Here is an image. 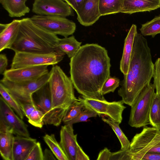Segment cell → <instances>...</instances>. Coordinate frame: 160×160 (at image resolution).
<instances>
[{
	"mask_svg": "<svg viewBox=\"0 0 160 160\" xmlns=\"http://www.w3.org/2000/svg\"><path fill=\"white\" fill-rule=\"evenodd\" d=\"M140 30L143 36H151L154 38L160 34V16H156L151 21L142 24Z\"/></svg>",
	"mask_w": 160,
	"mask_h": 160,
	"instance_id": "29",
	"label": "cell"
},
{
	"mask_svg": "<svg viewBox=\"0 0 160 160\" xmlns=\"http://www.w3.org/2000/svg\"><path fill=\"white\" fill-rule=\"evenodd\" d=\"M82 42L78 41L73 36L59 38L56 45L54 51L66 54L70 58L81 47Z\"/></svg>",
	"mask_w": 160,
	"mask_h": 160,
	"instance_id": "22",
	"label": "cell"
},
{
	"mask_svg": "<svg viewBox=\"0 0 160 160\" xmlns=\"http://www.w3.org/2000/svg\"><path fill=\"white\" fill-rule=\"evenodd\" d=\"M85 0H65L72 8L77 13L82 7Z\"/></svg>",
	"mask_w": 160,
	"mask_h": 160,
	"instance_id": "37",
	"label": "cell"
},
{
	"mask_svg": "<svg viewBox=\"0 0 160 160\" xmlns=\"http://www.w3.org/2000/svg\"><path fill=\"white\" fill-rule=\"evenodd\" d=\"M60 138L59 143L69 160H75L78 144L72 124H65L61 127Z\"/></svg>",
	"mask_w": 160,
	"mask_h": 160,
	"instance_id": "15",
	"label": "cell"
},
{
	"mask_svg": "<svg viewBox=\"0 0 160 160\" xmlns=\"http://www.w3.org/2000/svg\"><path fill=\"white\" fill-rule=\"evenodd\" d=\"M18 37L10 49L15 52H25L48 53L54 52L59 39L35 24L30 18L20 19Z\"/></svg>",
	"mask_w": 160,
	"mask_h": 160,
	"instance_id": "3",
	"label": "cell"
},
{
	"mask_svg": "<svg viewBox=\"0 0 160 160\" xmlns=\"http://www.w3.org/2000/svg\"><path fill=\"white\" fill-rule=\"evenodd\" d=\"M75 160H90L88 156L85 153L79 144Z\"/></svg>",
	"mask_w": 160,
	"mask_h": 160,
	"instance_id": "41",
	"label": "cell"
},
{
	"mask_svg": "<svg viewBox=\"0 0 160 160\" xmlns=\"http://www.w3.org/2000/svg\"><path fill=\"white\" fill-rule=\"evenodd\" d=\"M132 156L129 148L126 150L121 149L116 152H111L108 160H131Z\"/></svg>",
	"mask_w": 160,
	"mask_h": 160,
	"instance_id": "34",
	"label": "cell"
},
{
	"mask_svg": "<svg viewBox=\"0 0 160 160\" xmlns=\"http://www.w3.org/2000/svg\"><path fill=\"white\" fill-rule=\"evenodd\" d=\"M141 159L132 156V158L131 160H140Z\"/></svg>",
	"mask_w": 160,
	"mask_h": 160,
	"instance_id": "45",
	"label": "cell"
},
{
	"mask_svg": "<svg viewBox=\"0 0 160 160\" xmlns=\"http://www.w3.org/2000/svg\"><path fill=\"white\" fill-rule=\"evenodd\" d=\"M148 152H154L160 153V142L152 147L149 150Z\"/></svg>",
	"mask_w": 160,
	"mask_h": 160,
	"instance_id": "44",
	"label": "cell"
},
{
	"mask_svg": "<svg viewBox=\"0 0 160 160\" xmlns=\"http://www.w3.org/2000/svg\"><path fill=\"white\" fill-rule=\"evenodd\" d=\"M120 80L118 78L110 76L104 82L101 90L102 95L114 92L119 86Z\"/></svg>",
	"mask_w": 160,
	"mask_h": 160,
	"instance_id": "32",
	"label": "cell"
},
{
	"mask_svg": "<svg viewBox=\"0 0 160 160\" xmlns=\"http://www.w3.org/2000/svg\"><path fill=\"white\" fill-rule=\"evenodd\" d=\"M65 54L54 52L48 53L25 52H15L11 69L44 65H54L62 60Z\"/></svg>",
	"mask_w": 160,
	"mask_h": 160,
	"instance_id": "8",
	"label": "cell"
},
{
	"mask_svg": "<svg viewBox=\"0 0 160 160\" xmlns=\"http://www.w3.org/2000/svg\"><path fill=\"white\" fill-rule=\"evenodd\" d=\"M137 33L136 25L132 24L124 41L120 65V71L124 75L127 74L128 70L134 39Z\"/></svg>",
	"mask_w": 160,
	"mask_h": 160,
	"instance_id": "20",
	"label": "cell"
},
{
	"mask_svg": "<svg viewBox=\"0 0 160 160\" xmlns=\"http://www.w3.org/2000/svg\"><path fill=\"white\" fill-rule=\"evenodd\" d=\"M25 116L28 118L30 114L37 107L35 105L20 102Z\"/></svg>",
	"mask_w": 160,
	"mask_h": 160,
	"instance_id": "38",
	"label": "cell"
},
{
	"mask_svg": "<svg viewBox=\"0 0 160 160\" xmlns=\"http://www.w3.org/2000/svg\"><path fill=\"white\" fill-rule=\"evenodd\" d=\"M70 78L74 88L81 95L104 98L102 86L110 76V59L107 50L96 43L81 46L70 59Z\"/></svg>",
	"mask_w": 160,
	"mask_h": 160,
	"instance_id": "1",
	"label": "cell"
},
{
	"mask_svg": "<svg viewBox=\"0 0 160 160\" xmlns=\"http://www.w3.org/2000/svg\"><path fill=\"white\" fill-rule=\"evenodd\" d=\"M45 143L58 160H69L54 135L46 134L43 137Z\"/></svg>",
	"mask_w": 160,
	"mask_h": 160,
	"instance_id": "26",
	"label": "cell"
},
{
	"mask_svg": "<svg viewBox=\"0 0 160 160\" xmlns=\"http://www.w3.org/2000/svg\"><path fill=\"white\" fill-rule=\"evenodd\" d=\"M25 160H44V152L40 142H37Z\"/></svg>",
	"mask_w": 160,
	"mask_h": 160,
	"instance_id": "36",
	"label": "cell"
},
{
	"mask_svg": "<svg viewBox=\"0 0 160 160\" xmlns=\"http://www.w3.org/2000/svg\"><path fill=\"white\" fill-rule=\"evenodd\" d=\"M27 0H0V3L11 18L21 17L28 13L30 9L26 3Z\"/></svg>",
	"mask_w": 160,
	"mask_h": 160,
	"instance_id": "21",
	"label": "cell"
},
{
	"mask_svg": "<svg viewBox=\"0 0 160 160\" xmlns=\"http://www.w3.org/2000/svg\"><path fill=\"white\" fill-rule=\"evenodd\" d=\"M43 152L44 160H57L51 150L46 148Z\"/></svg>",
	"mask_w": 160,
	"mask_h": 160,
	"instance_id": "43",
	"label": "cell"
},
{
	"mask_svg": "<svg viewBox=\"0 0 160 160\" xmlns=\"http://www.w3.org/2000/svg\"><path fill=\"white\" fill-rule=\"evenodd\" d=\"M111 152L107 148H104L99 152L96 160H108Z\"/></svg>",
	"mask_w": 160,
	"mask_h": 160,
	"instance_id": "42",
	"label": "cell"
},
{
	"mask_svg": "<svg viewBox=\"0 0 160 160\" xmlns=\"http://www.w3.org/2000/svg\"><path fill=\"white\" fill-rule=\"evenodd\" d=\"M0 132H10L17 136L29 137L28 126L0 97Z\"/></svg>",
	"mask_w": 160,
	"mask_h": 160,
	"instance_id": "10",
	"label": "cell"
},
{
	"mask_svg": "<svg viewBox=\"0 0 160 160\" xmlns=\"http://www.w3.org/2000/svg\"><path fill=\"white\" fill-rule=\"evenodd\" d=\"M9 132H0V153L4 160H12L14 137Z\"/></svg>",
	"mask_w": 160,
	"mask_h": 160,
	"instance_id": "23",
	"label": "cell"
},
{
	"mask_svg": "<svg viewBox=\"0 0 160 160\" xmlns=\"http://www.w3.org/2000/svg\"><path fill=\"white\" fill-rule=\"evenodd\" d=\"M160 142V127H144L130 142L129 150L132 155L140 159L149 150Z\"/></svg>",
	"mask_w": 160,
	"mask_h": 160,
	"instance_id": "11",
	"label": "cell"
},
{
	"mask_svg": "<svg viewBox=\"0 0 160 160\" xmlns=\"http://www.w3.org/2000/svg\"><path fill=\"white\" fill-rule=\"evenodd\" d=\"M123 0H99V9L101 16L121 12Z\"/></svg>",
	"mask_w": 160,
	"mask_h": 160,
	"instance_id": "24",
	"label": "cell"
},
{
	"mask_svg": "<svg viewBox=\"0 0 160 160\" xmlns=\"http://www.w3.org/2000/svg\"><path fill=\"white\" fill-rule=\"evenodd\" d=\"M99 0H85L84 4L77 13V19L84 26H89L96 22L101 16L99 9Z\"/></svg>",
	"mask_w": 160,
	"mask_h": 160,
	"instance_id": "16",
	"label": "cell"
},
{
	"mask_svg": "<svg viewBox=\"0 0 160 160\" xmlns=\"http://www.w3.org/2000/svg\"><path fill=\"white\" fill-rule=\"evenodd\" d=\"M48 65H44L6 70L3 78L12 82H20L36 80L48 73Z\"/></svg>",
	"mask_w": 160,
	"mask_h": 160,
	"instance_id": "14",
	"label": "cell"
},
{
	"mask_svg": "<svg viewBox=\"0 0 160 160\" xmlns=\"http://www.w3.org/2000/svg\"><path fill=\"white\" fill-rule=\"evenodd\" d=\"M97 115V113L94 111L85 108L75 118L70 122L68 124L73 125V124L78 122H86L89 118L96 117Z\"/></svg>",
	"mask_w": 160,
	"mask_h": 160,
	"instance_id": "33",
	"label": "cell"
},
{
	"mask_svg": "<svg viewBox=\"0 0 160 160\" xmlns=\"http://www.w3.org/2000/svg\"><path fill=\"white\" fill-rule=\"evenodd\" d=\"M8 65V60L6 55L0 54V74H3L6 70Z\"/></svg>",
	"mask_w": 160,
	"mask_h": 160,
	"instance_id": "39",
	"label": "cell"
},
{
	"mask_svg": "<svg viewBox=\"0 0 160 160\" xmlns=\"http://www.w3.org/2000/svg\"><path fill=\"white\" fill-rule=\"evenodd\" d=\"M32 12L37 15L64 18L74 15L71 7L62 0H35Z\"/></svg>",
	"mask_w": 160,
	"mask_h": 160,
	"instance_id": "13",
	"label": "cell"
},
{
	"mask_svg": "<svg viewBox=\"0 0 160 160\" xmlns=\"http://www.w3.org/2000/svg\"><path fill=\"white\" fill-rule=\"evenodd\" d=\"M78 99L85 108L92 110L98 115L107 118L120 124L122 119V114L126 107L122 100L109 102L104 98H97L80 96Z\"/></svg>",
	"mask_w": 160,
	"mask_h": 160,
	"instance_id": "7",
	"label": "cell"
},
{
	"mask_svg": "<svg viewBox=\"0 0 160 160\" xmlns=\"http://www.w3.org/2000/svg\"><path fill=\"white\" fill-rule=\"evenodd\" d=\"M30 18L35 24L45 31L64 38L73 34L76 29L75 23L66 18L36 15Z\"/></svg>",
	"mask_w": 160,
	"mask_h": 160,
	"instance_id": "9",
	"label": "cell"
},
{
	"mask_svg": "<svg viewBox=\"0 0 160 160\" xmlns=\"http://www.w3.org/2000/svg\"><path fill=\"white\" fill-rule=\"evenodd\" d=\"M154 64L147 39L137 33L133 45L128 73L118 91L124 103L131 106L141 91L150 83Z\"/></svg>",
	"mask_w": 160,
	"mask_h": 160,
	"instance_id": "2",
	"label": "cell"
},
{
	"mask_svg": "<svg viewBox=\"0 0 160 160\" xmlns=\"http://www.w3.org/2000/svg\"><path fill=\"white\" fill-rule=\"evenodd\" d=\"M49 73L48 83L52 108L65 113L69 106L78 100L74 95L72 82L58 66H53Z\"/></svg>",
	"mask_w": 160,
	"mask_h": 160,
	"instance_id": "4",
	"label": "cell"
},
{
	"mask_svg": "<svg viewBox=\"0 0 160 160\" xmlns=\"http://www.w3.org/2000/svg\"><path fill=\"white\" fill-rule=\"evenodd\" d=\"M160 8V0H123L121 13L150 12Z\"/></svg>",
	"mask_w": 160,
	"mask_h": 160,
	"instance_id": "19",
	"label": "cell"
},
{
	"mask_svg": "<svg viewBox=\"0 0 160 160\" xmlns=\"http://www.w3.org/2000/svg\"><path fill=\"white\" fill-rule=\"evenodd\" d=\"M102 120L108 124L112 129L118 139L121 145V150L129 148L130 142L119 127V123L104 117L102 116Z\"/></svg>",
	"mask_w": 160,
	"mask_h": 160,
	"instance_id": "28",
	"label": "cell"
},
{
	"mask_svg": "<svg viewBox=\"0 0 160 160\" xmlns=\"http://www.w3.org/2000/svg\"><path fill=\"white\" fill-rule=\"evenodd\" d=\"M44 117L43 112L37 108L32 111L28 118V122L33 126L41 128L44 125Z\"/></svg>",
	"mask_w": 160,
	"mask_h": 160,
	"instance_id": "31",
	"label": "cell"
},
{
	"mask_svg": "<svg viewBox=\"0 0 160 160\" xmlns=\"http://www.w3.org/2000/svg\"><path fill=\"white\" fill-rule=\"evenodd\" d=\"M140 160H160V153L148 152L143 156Z\"/></svg>",
	"mask_w": 160,
	"mask_h": 160,
	"instance_id": "40",
	"label": "cell"
},
{
	"mask_svg": "<svg viewBox=\"0 0 160 160\" xmlns=\"http://www.w3.org/2000/svg\"><path fill=\"white\" fill-rule=\"evenodd\" d=\"M37 143L36 139L30 137H14L12 160H25Z\"/></svg>",
	"mask_w": 160,
	"mask_h": 160,
	"instance_id": "18",
	"label": "cell"
},
{
	"mask_svg": "<svg viewBox=\"0 0 160 160\" xmlns=\"http://www.w3.org/2000/svg\"><path fill=\"white\" fill-rule=\"evenodd\" d=\"M85 108L84 105L78 99L74 101L66 111L62 121L65 124H68Z\"/></svg>",
	"mask_w": 160,
	"mask_h": 160,
	"instance_id": "30",
	"label": "cell"
},
{
	"mask_svg": "<svg viewBox=\"0 0 160 160\" xmlns=\"http://www.w3.org/2000/svg\"><path fill=\"white\" fill-rule=\"evenodd\" d=\"M0 93L6 103L13 109L21 119H23L24 114L19 102L0 83Z\"/></svg>",
	"mask_w": 160,
	"mask_h": 160,
	"instance_id": "27",
	"label": "cell"
},
{
	"mask_svg": "<svg viewBox=\"0 0 160 160\" xmlns=\"http://www.w3.org/2000/svg\"><path fill=\"white\" fill-rule=\"evenodd\" d=\"M149 124L160 127V95L155 92L152 97L149 113Z\"/></svg>",
	"mask_w": 160,
	"mask_h": 160,
	"instance_id": "25",
	"label": "cell"
},
{
	"mask_svg": "<svg viewBox=\"0 0 160 160\" xmlns=\"http://www.w3.org/2000/svg\"><path fill=\"white\" fill-rule=\"evenodd\" d=\"M20 20L14 19L8 24H0V51L10 49L19 32Z\"/></svg>",
	"mask_w": 160,
	"mask_h": 160,
	"instance_id": "17",
	"label": "cell"
},
{
	"mask_svg": "<svg viewBox=\"0 0 160 160\" xmlns=\"http://www.w3.org/2000/svg\"><path fill=\"white\" fill-rule=\"evenodd\" d=\"M155 88L150 83L137 95L131 107L128 124L136 128L149 124V113L151 103Z\"/></svg>",
	"mask_w": 160,
	"mask_h": 160,
	"instance_id": "5",
	"label": "cell"
},
{
	"mask_svg": "<svg viewBox=\"0 0 160 160\" xmlns=\"http://www.w3.org/2000/svg\"><path fill=\"white\" fill-rule=\"evenodd\" d=\"M50 73L36 80L26 82H15L3 78L0 83L19 102L35 105L32 95L48 82Z\"/></svg>",
	"mask_w": 160,
	"mask_h": 160,
	"instance_id": "6",
	"label": "cell"
},
{
	"mask_svg": "<svg viewBox=\"0 0 160 160\" xmlns=\"http://www.w3.org/2000/svg\"><path fill=\"white\" fill-rule=\"evenodd\" d=\"M37 92L38 100L34 102L37 108L44 115V124L59 126L65 113L52 108L48 83Z\"/></svg>",
	"mask_w": 160,
	"mask_h": 160,
	"instance_id": "12",
	"label": "cell"
},
{
	"mask_svg": "<svg viewBox=\"0 0 160 160\" xmlns=\"http://www.w3.org/2000/svg\"><path fill=\"white\" fill-rule=\"evenodd\" d=\"M153 78L156 92L160 95V58L156 60L154 64Z\"/></svg>",
	"mask_w": 160,
	"mask_h": 160,
	"instance_id": "35",
	"label": "cell"
}]
</instances>
